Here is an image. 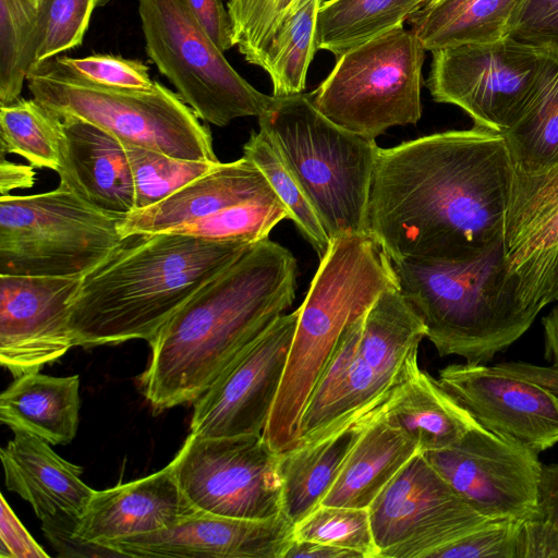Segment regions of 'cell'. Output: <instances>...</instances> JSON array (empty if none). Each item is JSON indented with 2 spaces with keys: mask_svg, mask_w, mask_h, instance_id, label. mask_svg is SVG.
Masks as SVG:
<instances>
[{
  "mask_svg": "<svg viewBox=\"0 0 558 558\" xmlns=\"http://www.w3.org/2000/svg\"><path fill=\"white\" fill-rule=\"evenodd\" d=\"M513 173L505 135L475 125L379 147L366 233L391 262L469 255L504 238Z\"/></svg>",
  "mask_w": 558,
  "mask_h": 558,
  "instance_id": "cell-1",
  "label": "cell"
},
{
  "mask_svg": "<svg viewBox=\"0 0 558 558\" xmlns=\"http://www.w3.org/2000/svg\"><path fill=\"white\" fill-rule=\"evenodd\" d=\"M298 263L266 239L198 290L149 341L142 393L160 412L194 402L295 299Z\"/></svg>",
  "mask_w": 558,
  "mask_h": 558,
  "instance_id": "cell-2",
  "label": "cell"
},
{
  "mask_svg": "<svg viewBox=\"0 0 558 558\" xmlns=\"http://www.w3.org/2000/svg\"><path fill=\"white\" fill-rule=\"evenodd\" d=\"M253 245L177 232L123 238L82 278L70 317L74 347L149 342L198 290Z\"/></svg>",
  "mask_w": 558,
  "mask_h": 558,
  "instance_id": "cell-3",
  "label": "cell"
},
{
  "mask_svg": "<svg viewBox=\"0 0 558 558\" xmlns=\"http://www.w3.org/2000/svg\"><path fill=\"white\" fill-rule=\"evenodd\" d=\"M391 263L401 293L439 356L486 364L537 317L509 277L504 238L462 257Z\"/></svg>",
  "mask_w": 558,
  "mask_h": 558,
  "instance_id": "cell-4",
  "label": "cell"
},
{
  "mask_svg": "<svg viewBox=\"0 0 558 558\" xmlns=\"http://www.w3.org/2000/svg\"><path fill=\"white\" fill-rule=\"evenodd\" d=\"M391 260L368 234L331 241L299 307L283 378L263 437L282 453L298 444L301 417L345 328L387 289Z\"/></svg>",
  "mask_w": 558,
  "mask_h": 558,
  "instance_id": "cell-5",
  "label": "cell"
},
{
  "mask_svg": "<svg viewBox=\"0 0 558 558\" xmlns=\"http://www.w3.org/2000/svg\"><path fill=\"white\" fill-rule=\"evenodd\" d=\"M425 326L399 287L385 290L340 337L301 417L307 446L377 412L420 366Z\"/></svg>",
  "mask_w": 558,
  "mask_h": 558,
  "instance_id": "cell-6",
  "label": "cell"
},
{
  "mask_svg": "<svg viewBox=\"0 0 558 558\" xmlns=\"http://www.w3.org/2000/svg\"><path fill=\"white\" fill-rule=\"evenodd\" d=\"M258 125L294 174L329 239L367 234V205L379 149L375 140L340 128L303 93L274 96Z\"/></svg>",
  "mask_w": 558,
  "mask_h": 558,
  "instance_id": "cell-7",
  "label": "cell"
},
{
  "mask_svg": "<svg viewBox=\"0 0 558 558\" xmlns=\"http://www.w3.org/2000/svg\"><path fill=\"white\" fill-rule=\"evenodd\" d=\"M26 83L33 98L60 118L88 121L123 143L174 158L219 161L210 131L177 93L157 81L147 90L107 87L52 58L35 64Z\"/></svg>",
  "mask_w": 558,
  "mask_h": 558,
  "instance_id": "cell-8",
  "label": "cell"
},
{
  "mask_svg": "<svg viewBox=\"0 0 558 558\" xmlns=\"http://www.w3.org/2000/svg\"><path fill=\"white\" fill-rule=\"evenodd\" d=\"M125 216L95 208L68 187L0 197V275L81 276L122 242Z\"/></svg>",
  "mask_w": 558,
  "mask_h": 558,
  "instance_id": "cell-9",
  "label": "cell"
},
{
  "mask_svg": "<svg viewBox=\"0 0 558 558\" xmlns=\"http://www.w3.org/2000/svg\"><path fill=\"white\" fill-rule=\"evenodd\" d=\"M425 48L411 28L398 26L337 58L311 93L317 110L340 128L375 140L422 116Z\"/></svg>",
  "mask_w": 558,
  "mask_h": 558,
  "instance_id": "cell-10",
  "label": "cell"
},
{
  "mask_svg": "<svg viewBox=\"0 0 558 558\" xmlns=\"http://www.w3.org/2000/svg\"><path fill=\"white\" fill-rule=\"evenodd\" d=\"M138 15L147 57L198 119L226 126L268 108L274 96L232 68L186 0H138Z\"/></svg>",
  "mask_w": 558,
  "mask_h": 558,
  "instance_id": "cell-11",
  "label": "cell"
},
{
  "mask_svg": "<svg viewBox=\"0 0 558 558\" xmlns=\"http://www.w3.org/2000/svg\"><path fill=\"white\" fill-rule=\"evenodd\" d=\"M426 86L437 102L465 111L475 126L504 133L534 93L550 53L507 36L432 51Z\"/></svg>",
  "mask_w": 558,
  "mask_h": 558,
  "instance_id": "cell-12",
  "label": "cell"
},
{
  "mask_svg": "<svg viewBox=\"0 0 558 558\" xmlns=\"http://www.w3.org/2000/svg\"><path fill=\"white\" fill-rule=\"evenodd\" d=\"M278 461L263 435L190 433L169 465L196 511L267 520L282 512Z\"/></svg>",
  "mask_w": 558,
  "mask_h": 558,
  "instance_id": "cell-13",
  "label": "cell"
},
{
  "mask_svg": "<svg viewBox=\"0 0 558 558\" xmlns=\"http://www.w3.org/2000/svg\"><path fill=\"white\" fill-rule=\"evenodd\" d=\"M378 558H429L484 524L422 453L368 507Z\"/></svg>",
  "mask_w": 558,
  "mask_h": 558,
  "instance_id": "cell-14",
  "label": "cell"
},
{
  "mask_svg": "<svg viewBox=\"0 0 558 558\" xmlns=\"http://www.w3.org/2000/svg\"><path fill=\"white\" fill-rule=\"evenodd\" d=\"M476 512L522 520L541 511L538 453L481 425L456 444L421 452Z\"/></svg>",
  "mask_w": 558,
  "mask_h": 558,
  "instance_id": "cell-15",
  "label": "cell"
},
{
  "mask_svg": "<svg viewBox=\"0 0 558 558\" xmlns=\"http://www.w3.org/2000/svg\"><path fill=\"white\" fill-rule=\"evenodd\" d=\"M299 318L282 314L194 403L190 429L205 437L263 435Z\"/></svg>",
  "mask_w": 558,
  "mask_h": 558,
  "instance_id": "cell-16",
  "label": "cell"
},
{
  "mask_svg": "<svg viewBox=\"0 0 558 558\" xmlns=\"http://www.w3.org/2000/svg\"><path fill=\"white\" fill-rule=\"evenodd\" d=\"M82 278L0 275V363L15 378L74 347L70 317Z\"/></svg>",
  "mask_w": 558,
  "mask_h": 558,
  "instance_id": "cell-17",
  "label": "cell"
},
{
  "mask_svg": "<svg viewBox=\"0 0 558 558\" xmlns=\"http://www.w3.org/2000/svg\"><path fill=\"white\" fill-rule=\"evenodd\" d=\"M437 378L484 428L537 453L558 444V395L497 365L458 363Z\"/></svg>",
  "mask_w": 558,
  "mask_h": 558,
  "instance_id": "cell-18",
  "label": "cell"
},
{
  "mask_svg": "<svg viewBox=\"0 0 558 558\" xmlns=\"http://www.w3.org/2000/svg\"><path fill=\"white\" fill-rule=\"evenodd\" d=\"M504 242L509 277L537 316L558 264V165L537 172L514 168Z\"/></svg>",
  "mask_w": 558,
  "mask_h": 558,
  "instance_id": "cell-19",
  "label": "cell"
},
{
  "mask_svg": "<svg viewBox=\"0 0 558 558\" xmlns=\"http://www.w3.org/2000/svg\"><path fill=\"white\" fill-rule=\"evenodd\" d=\"M49 445L29 433L14 432L0 451L5 486L32 506L60 556H93L75 539L74 531L95 489L82 481L81 466Z\"/></svg>",
  "mask_w": 558,
  "mask_h": 558,
  "instance_id": "cell-20",
  "label": "cell"
},
{
  "mask_svg": "<svg viewBox=\"0 0 558 558\" xmlns=\"http://www.w3.org/2000/svg\"><path fill=\"white\" fill-rule=\"evenodd\" d=\"M294 524L281 512L247 520L195 512L162 530L106 545L120 557L284 558Z\"/></svg>",
  "mask_w": 558,
  "mask_h": 558,
  "instance_id": "cell-21",
  "label": "cell"
},
{
  "mask_svg": "<svg viewBox=\"0 0 558 558\" xmlns=\"http://www.w3.org/2000/svg\"><path fill=\"white\" fill-rule=\"evenodd\" d=\"M195 512L168 464L145 477L95 490L74 537L94 556H116L107 544L162 530Z\"/></svg>",
  "mask_w": 558,
  "mask_h": 558,
  "instance_id": "cell-22",
  "label": "cell"
},
{
  "mask_svg": "<svg viewBox=\"0 0 558 558\" xmlns=\"http://www.w3.org/2000/svg\"><path fill=\"white\" fill-rule=\"evenodd\" d=\"M61 120L59 184L102 211L121 216L133 211L134 182L123 142L88 121Z\"/></svg>",
  "mask_w": 558,
  "mask_h": 558,
  "instance_id": "cell-23",
  "label": "cell"
},
{
  "mask_svg": "<svg viewBox=\"0 0 558 558\" xmlns=\"http://www.w3.org/2000/svg\"><path fill=\"white\" fill-rule=\"evenodd\" d=\"M276 194L256 165L241 157L219 162L163 201L128 214L119 225L122 238L170 232L228 207Z\"/></svg>",
  "mask_w": 558,
  "mask_h": 558,
  "instance_id": "cell-24",
  "label": "cell"
},
{
  "mask_svg": "<svg viewBox=\"0 0 558 558\" xmlns=\"http://www.w3.org/2000/svg\"><path fill=\"white\" fill-rule=\"evenodd\" d=\"M379 410L367 421L320 505L368 508L399 471L421 453L418 445L390 425Z\"/></svg>",
  "mask_w": 558,
  "mask_h": 558,
  "instance_id": "cell-25",
  "label": "cell"
},
{
  "mask_svg": "<svg viewBox=\"0 0 558 558\" xmlns=\"http://www.w3.org/2000/svg\"><path fill=\"white\" fill-rule=\"evenodd\" d=\"M80 407L78 375L54 377L33 372L16 377L1 393L0 421L13 433L66 445L76 435Z\"/></svg>",
  "mask_w": 558,
  "mask_h": 558,
  "instance_id": "cell-26",
  "label": "cell"
},
{
  "mask_svg": "<svg viewBox=\"0 0 558 558\" xmlns=\"http://www.w3.org/2000/svg\"><path fill=\"white\" fill-rule=\"evenodd\" d=\"M383 417L421 452L449 447L480 425L426 371L417 368L380 408Z\"/></svg>",
  "mask_w": 558,
  "mask_h": 558,
  "instance_id": "cell-27",
  "label": "cell"
},
{
  "mask_svg": "<svg viewBox=\"0 0 558 558\" xmlns=\"http://www.w3.org/2000/svg\"><path fill=\"white\" fill-rule=\"evenodd\" d=\"M369 417L315 444L294 447L279 454L281 509L293 524L320 505Z\"/></svg>",
  "mask_w": 558,
  "mask_h": 558,
  "instance_id": "cell-28",
  "label": "cell"
},
{
  "mask_svg": "<svg viewBox=\"0 0 558 558\" xmlns=\"http://www.w3.org/2000/svg\"><path fill=\"white\" fill-rule=\"evenodd\" d=\"M523 0H432L408 21L426 51L508 36Z\"/></svg>",
  "mask_w": 558,
  "mask_h": 558,
  "instance_id": "cell-29",
  "label": "cell"
},
{
  "mask_svg": "<svg viewBox=\"0 0 558 558\" xmlns=\"http://www.w3.org/2000/svg\"><path fill=\"white\" fill-rule=\"evenodd\" d=\"M422 5L421 0H328L317 15V47L337 59L403 25Z\"/></svg>",
  "mask_w": 558,
  "mask_h": 558,
  "instance_id": "cell-30",
  "label": "cell"
},
{
  "mask_svg": "<svg viewBox=\"0 0 558 558\" xmlns=\"http://www.w3.org/2000/svg\"><path fill=\"white\" fill-rule=\"evenodd\" d=\"M502 134L517 170L537 172L558 165V58L550 56L530 100Z\"/></svg>",
  "mask_w": 558,
  "mask_h": 558,
  "instance_id": "cell-31",
  "label": "cell"
},
{
  "mask_svg": "<svg viewBox=\"0 0 558 558\" xmlns=\"http://www.w3.org/2000/svg\"><path fill=\"white\" fill-rule=\"evenodd\" d=\"M322 0H301L267 47L262 69L272 83V96L301 94L317 47V15Z\"/></svg>",
  "mask_w": 558,
  "mask_h": 558,
  "instance_id": "cell-32",
  "label": "cell"
},
{
  "mask_svg": "<svg viewBox=\"0 0 558 558\" xmlns=\"http://www.w3.org/2000/svg\"><path fill=\"white\" fill-rule=\"evenodd\" d=\"M62 120L36 99L0 106V154H15L34 168L58 171Z\"/></svg>",
  "mask_w": 558,
  "mask_h": 558,
  "instance_id": "cell-33",
  "label": "cell"
},
{
  "mask_svg": "<svg viewBox=\"0 0 558 558\" xmlns=\"http://www.w3.org/2000/svg\"><path fill=\"white\" fill-rule=\"evenodd\" d=\"M43 23L24 0H0V106L20 99L35 63Z\"/></svg>",
  "mask_w": 558,
  "mask_h": 558,
  "instance_id": "cell-34",
  "label": "cell"
},
{
  "mask_svg": "<svg viewBox=\"0 0 558 558\" xmlns=\"http://www.w3.org/2000/svg\"><path fill=\"white\" fill-rule=\"evenodd\" d=\"M243 153L263 172L276 195L288 208L289 219L322 259L328 252L331 240L312 203L270 140L262 131L252 132L243 146Z\"/></svg>",
  "mask_w": 558,
  "mask_h": 558,
  "instance_id": "cell-35",
  "label": "cell"
},
{
  "mask_svg": "<svg viewBox=\"0 0 558 558\" xmlns=\"http://www.w3.org/2000/svg\"><path fill=\"white\" fill-rule=\"evenodd\" d=\"M289 210L280 198L269 195L238 204L170 232L211 241H242L256 244L268 239L270 231Z\"/></svg>",
  "mask_w": 558,
  "mask_h": 558,
  "instance_id": "cell-36",
  "label": "cell"
},
{
  "mask_svg": "<svg viewBox=\"0 0 558 558\" xmlns=\"http://www.w3.org/2000/svg\"><path fill=\"white\" fill-rule=\"evenodd\" d=\"M123 144L134 182V210L163 201L220 162L179 159L138 145Z\"/></svg>",
  "mask_w": 558,
  "mask_h": 558,
  "instance_id": "cell-37",
  "label": "cell"
},
{
  "mask_svg": "<svg viewBox=\"0 0 558 558\" xmlns=\"http://www.w3.org/2000/svg\"><path fill=\"white\" fill-rule=\"evenodd\" d=\"M294 538L355 551L361 558H378L368 508L318 506L294 524Z\"/></svg>",
  "mask_w": 558,
  "mask_h": 558,
  "instance_id": "cell-38",
  "label": "cell"
},
{
  "mask_svg": "<svg viewBox=\"0 0 558 558\" xmlns=\"http://www.w3.org/2000/svg\"><path fill=\"white\" fill-rule=\"evenodd\" d=\"M301 0H229L234 43L244 59L263 64L264 54L284 20Z\"/></svg>",
  "mask_w": 558,
  "mask_h": 558,
  "instance_id": "cell-39",
  "label": "cell"
},
{
  "mask_svg": "<svg viewBox=\"0 0 558 558\" xmlns=\"http://www.w3.org/2000/svg\"><path fill=\"white\" fill-rule=\"evenodd\" d=\"M100 1L52 0L44 19L34 65L80 46Z\"/></svg>",
  "mask_w": 558,
  "mask_h": 558,
  "instance_id": "cell-40",
  "label": "cell"
},
{
  "mask_svg": "<svg viewBox=\"0 0 558 558\" xmlns=\"http://www.w3.org/2000/svg\"><path fill=\"white\" fill-rule=\"evenodd\" d=\"M54 59L74 74L98 85L147 90L154 81L142 61L121 56L96 53L84 58L58 56Z\"/></svg>",
  "mask_w": 558,
  "mask_h": 558,
  "instance_id": "cell-41",
  "label": "cell"
},
{
  "mask_svg": "<svg viewBox=\"0 0 558 558\" xmlns=\"http://www.w3.org/2000/svg\"><path fill=\"white\" fill-rule=\"evenodd\" d=\"M518 523L517 519H489L429 558H514Z\"/></svg>",
  "mask_w": 558,
  "mask_h": 558,
  "instance_id": "cell-42",
  "label": "cell"
},
{
  "mask_svg": "<svg viewBox=\"0 0 558 558\" xmlns=\"http://www.w3.org/2000/svg\"><path fill=\"white\" fill-rule=\"evenodd\" d=\"M508 36L558 58V0H523Z\"/></svg>",
  "mask_w": 558,
  "mask_h": 558,
  "instance_id": "cell-43",
  "label": "cell"
},
{
  "mask_svg": "<svg viewBox=\"0 0 558 558\" xmlns=\"http://www.w3.org/2000/svg\"><path fill=\"white\" fill-rule=\"evenodd\" d=\"M514 558H558V527L542 512L519 520Z\"/></svg>",
  "mask_w": 558,
  "mask_h": 558,
  "instance_id": "cell-44",
  "label": "cell"
},
{
  "mask_svg": "<svg viewBox=\"0 0 558 558\" xmlns=\"http://www.w3.org/2000/svg\"><path fill=\"white\" fill-rule=\"evenodd\" d=\"M0 557L48 558L49 555L32 537L1 495Z\"/></svg>",
  "mask_w": 558,
  "mask_h": 558,
  "instance_id": "cell-45",
  "label": "cell"
},
{
  "mask_svg": "<svg viewBox=\"0 0 558 558\" xmlns=\"http://www.w3.org/2000/svg\"><path fill=\"white\" fill-rule=\"evenodd\" d=\"M192 12L221 51L233 46L232 23L221 0H186Z\"/></svg>",
  "mask_w": 558,
  "mask_h": 558,
  "instance_id": "cell-46",
  "label": "cell"
},
{
  "mask_svg": "<svg viewBox=\"0 0 558 558\" xmlns=\"http://www.w3.org/2000/svg\"><path fill=\"white\" fill-rule=\"evenodd\" d=\"M284 558H361L355 551L324 543L293 538Z\"/></svg>",
  "mask_w": 558,
  "mask_h": 558,
  "instance_id": "cell-47",
  "label": "cell"
},
{
  "mask_svg": "<svg viewBox=\"0 0 558 558\" xmlns=\"http://www.w3.org/2000/svg\"><path fill=\"white\" fill-rule=\"evenodd\" d=\"M515 375L534 380L558 395V369L553 366H541L522 361H510L495 364Z\"/></svg>",
  "mask_w": 558,
  "mask_h": 558,
  "instance_id": "cell-48",
  "label": "cell"
},
{
  "mask_svg": "<svg viewBox=\"0 0 558 558\" xmlns=\"http://www.w3.org/2000/svg\"><path fill=\"white\" fill-rule=\"evenodd\" d=\"M36 172L33 166L15 163L1 157L0 160V193L9 194L16 189H28L34 185Z\"/></svg>",
  "mask_w": 558,
  "mask_h": 558,
  "instance_id": "cell-49",
  "label": "cell"
},
{
  "mask_svg": "<svg viewBox=\"0 0 558 558\" xmlns=\"http://www.w3.org/2000/svg\"><path fill=\"white\" fill-rule=\"evenodd\" d=\"M541 511L558 527V463L543 466Z\"/></svg>",
  "mask_w": 558,
  "mask_h": 558,
  "instance_id": "cell-50",
  "label": "cell"
},
{
  "mask_svg": "<svg viewBox=\"0 0 558 558\" xmlns=\"http://www.w3.org/2000/svg\"><path fill=\"white\" fill-rule=\"evenodd\" d=\"M558 301V264L554 274L550 290L547 295V306Z\"/></svg>",
  "mask_w": 558,
  "mask_h": 558,
  "instance_id": "cell-51",
  "label": "cell"
},
{
  "mask_svg": "<svg viewBox=\"0 0 558 558\" xmlns=\"http://www.w3.org/2000/svg\"><path fill=\"white\" fill-rule=\"evenodd\" d=\"M24 1L27 2L28 4H31L44 20L52 0H24Z\"/></svg>",
  "mask_w": 558,
  "mask_h": 558,
  "instance_id": "cell-52",
  "label": "cell"
},
{
  "mask_svg": "<svg viewBox=\"0 0 558 558\" xmlns=\"http://www.w3.org/2000/svg\"><path fill=\"white\" fill-rule=\"evenodd\" d=\"M421 1H422L423 4H425V3H427V2H429L432 0H421Z\"/></svg>",
  "mask_w": 558,
  "mask_h": 558,
  "instance_id": "cell-53",
  "label": "cell"
}]
</instances>
